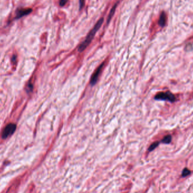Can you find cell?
<instances>
[{"label":"cell","instance_id":"30bf717a","mask_svg":"<svg viewBox=\"0 0 193 193\" xmlns=\"http://www.w3.org/2000/svg\"><path fill=\"white\" fill-rule=\"evenodd\" d=\"M191 173V171L188 169L187 168H184L183 169L182 172V176L183 177H186L188 175H189Z\"/></svg>","mask_w":193,"mask_h":193},{"label":"cell","instance_id":"52a82bcc","mask_svg":"<svg viewBox=\"0 0 193 193\" xmlns=\"http://www.w3.org/2000/svg\"><path fill=\"white\" fill-rule=\"evenodd\" d=\"M117 6V4H115V5H114L112 8L111 9V10H110V14H109L108 16V18H107V24H108L109 23H110V21H111V19H112V18L113 17L114 15L115 14V11H116V7Z\"/></svg>","mask_w":193,"mask_h":193},{"label":"cell","instance_id":"6da1fadb","mask_svg":"<svg viewBox=\"0 0 193 193\" xmlns=\"http://www.w3.org/2000/svg\"><path fill=\"white\" fill-rule=\"evenodd\" d=\"M104 21V19L103 18H100L99 21H97L96 24L94 27L93 29L90 31V32L88 33V36H86V38H85L84 41L80 45V46L78 48V51L79 52H82L86 49L87 47L89 46V45L91 43L92 40L93 39L94 37L95 33H97V32L98 31V29L100 28V27L103 24Z\"/></svg>","mask_w":193,"mask_h":193},{"label":"cell","instance_id":"8992f818","mask_svg":"<svg viewBox=\"0 0 193 193\" xmlns=\"http://www.w3.org/2000/svg\"><path fill=\"white\" fill-rule=\"evenodd\" d=\"M167 18V16H166L165 13L164 12H163L160 15L159 21V24L161 27H164L165 25L166 20H167V18Z\"/></svg>","mask_w":193,"mask_h":193},{"label":"cell","instance_id":"277c9868","mask_svg":"<svg viewBox=\"0 0 193 193\" xmlns=\"http://www.w3.org/2000/svg\"><path fill=\"white\" fill-rule=\"evenodd\" d=\"M16 125L13 123H10L7 124L4 128L2 133V138L6 139L7 137L10 136L14 133L16 130Z\"/></svg>","mask_w":193,"mask_h":193},{"label":"cell","instance_id":"7c38bea8","mask_svg":"<svg viewBox=\"0 0 193 193\" xmlns=\"http://www.w3.org/2000/svg\"><path fill=\"white\" fill-rule=\"evenodd\" d=\"M84 3H85V0H80V9H81V8L84 6Z\"/></svg>","mask_w":193,"mask_h":193},{"label":"cell","instance_id":"9c48e42d","mask_svg":"<svg viewBox=\"0 0 193 193\" xmlns=\"http://www.w3.org/2000/svg\"><path fill=\"white\" fill-rule=\"evenodd\" d=\"M159 145V142H154V143L151 144V145H150V146L149 147L148 150L149 151H153L154 149L156 148V147H157V146H158Z\"/></svg>","mask_w":193,"mask_h":193},{"label":"cell","instance_id":"3957f363","mask_svg":"<svg viewBox=\"0 0 193 193\" xmlns=\"http://www.w3.org/2000/svg\"><path fill=\"white\" fill-rule=\"evenodd\" d=\"M155 99L157 100H168V101L171 102H173L176 100V98L174 97V95L169 92H165V93L161 92V93L157 94L155 95Z\"/></svg>","mask_w":193,"mask_h":193},{"label":"cell","instance_id":"7a4b0ae2","mask_svg":"<svg viewBox=\"0 0 193 193\" xmlns=\"http://www.w3.org/2000/svg\"><path fill=\"white\" fill-rule=\"evenodd\" d=\"M33 10L32 8L30 7H22L18 8L15 12L14 16L13 18V20L19 19L20 18L23 17V16L28 15L32 12Z\"/></svg>","mask_w":193,"mask_h":193},{"label":"cell","instance_id":"ba28073f","mask_svg":"<svg viewBox=\"0 0 193 193\" xmlns=\"http://www.w3.org/2000/svg\"><path fill=\"white\" fill-rule=\"evenodd\" d=\"M171 140H172V137L170 135H168L167 136H165L164 138L163 139V140L162 141V143H166V144H168L170 143L171 142Z\"/></svg>","mask_w":193,"mask_h":193},{"label":"cell","instance_id":"8fae6325","mask_svg":"<svg viewBox=\"0 0 193 193\" xmlns=\"http://www.w3.org/2000/svg\"><path fill=\"white\" fill-rule=\"evenodd\" d=\"M67 2V0H60L59 2V5L60 6H63Z\"/></svg>","mask_w":193,"mask_h":193},{"label":"cell","instance_id":"5b68a950","mask_svg":"<svg viewBox=\"0 0 193 193\" xmlns=\"http://www.w3.org/2000/svg\"><path fill=\"white\" fill-rule=\"evenodd\" d=\"M103 66H104V63H102V64H100V66L97 68L95 72L94 73L93 76H92L91 80H90V84L92 85H94L95 84H96L97 80H98V77L100 76V72H101L102 70L103 69Z\"/></svg>","mask_w":193,"mask_h":193}]
</instances>
